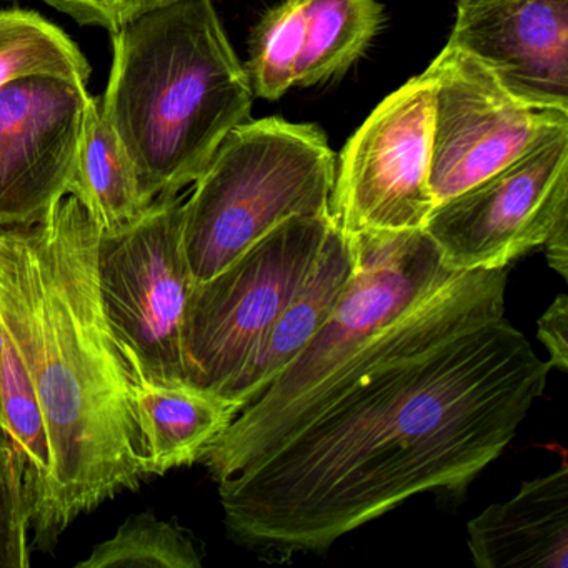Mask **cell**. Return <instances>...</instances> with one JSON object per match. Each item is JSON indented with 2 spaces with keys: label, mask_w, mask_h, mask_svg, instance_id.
<instances>
[{
  "label": "cell",
  "mask_w": 568,
  "mask_h": 568,
  "mask_svg": "<svg viewBox=\"0 0 568 568\" xmlns=\"http://www.w3.org/2000/svg\"><path fill=\"white\" fill-rule=\"evenodd\" d=\"M507 274L455 272L217 481L232 540L274 560L322 554L412 497L464 494L551 371L505 318Z\"/></svg>",
  "instance_id": "obj_1"
},
{
  "label": "cell",
  "mask_w": 568,
  "mask_h": 568,
  "mask_svg": "<svg viewBox=\"0 0 568 568\" xmlns=\"http://www.w3.org/2000/svg\"><path fill=\"white\" fill-rule=\"evenodd\" d=\"M98 224L65 195L32 224L0 225V324L24 358L52 455V540L151 477L144 382L99 297Z\"/></svg>",
  "instance_id": "obj_2"
},
{
  "label": "cell",
  "mask_w": 568,
  "mask_h": 568,
  "mask_svg": "<svg viewBox=\"0 0 568 568\" xmlns=\"http://www.w3.org/2000/svg\"><path fill=\"white\" fill-rule=\"evenodd\" d=\"M102 114L128 149L148 204L194 184L254 89L212 0H179L112 36Z\"/></svg>",
  "instance_id": "obj_3"
},
{
  "label": "cell",
  "mask_w": 568,
  "mask_h": 568,
  "mask_svg": "<svg viewBox=\"0 0 568 568\" xmlns=\"http://www.w3.org/2000/svg\"><path fill=\"white\" fill-rule=\"evenodd\" d=\"M352 239L357 264L331 317L202 457L215 481L267 448L368 341L455 274L424 229Z\"/></svg>",
  "instance_id": "obj_4"
},
{
  "label": "cell",
  "mask_w": 568,
  "mask_h": 568,
  "mask_svg": "<svg viewBox=\"0 0 568 568\" xmlns=\"http://www.w3.org/2000/svg\"><path fill=\"white\" fill-rule=\"evenodd\" d=\"M335 168L317 125L267 118L229 132L184 201L182 239L194 284L288 219L332 217Z\"/></svg>",
  "instance_id": "obj_5"
},
{
  "label": "cell",
  "mask_w": 568,
  "mask_h": 568,
  "mask_svg": "<svg viewBox=\"0 0 568 568\" xmlns=\"http://www.w3.org/2000/svg\"><path fill=\"white\" fill-rule=\"evenodd\" d=\"M331 215L282 222L224 271L194 284L184 318L189 382L227 394L314 267Z\"/></svg>",
  "instance_id": "obj_6"
},
{
  "label": "cell",
  "mask_w": 568,
  "mask_h": 568,
  "mask_svg": "<svg viewBox=\"0 0 568 568\" xmlns=\"http://www.w3.org/2000/svg\"><path fill=\"white\" fill-rule=\"evenodd\" d=\"M184 201L159 197L124 231L99 234L95 272L102 311L149 384L189 382L184 318L194 278L185 257Z\"/></svg>",
  "instance_id": "obj_7"
},
{
  "label": "cell",
  "mask_w": 568,
  "mask_h": 568,
  "mask_svg": "<svg viewBox=\"0 0 568 568\" xmlns=\"http://www.w3.org/2000/svg\"><path fill=\"white\" fill-rule=\"evenodd\" d=\"M434 91L427 72L385 98L348 139L335 168L331 214L355 232L424 229L430 189Z\"/></svg>",
  "instance_id": "obj_8"
},
{
  "label": "cell",
  "mask_w": 568,
  "mask_h": 568,
  "mask_svg": "<svg viewBox=\"0 0 568 568\" xmlns=\"http://www.w3.org/2000/svg\"><path fill=\"white\" fill-rule=\"evenodd\" d=\"M568 217V128L435 205L424 231L454 272L508 267Z\"/></svg>",
  "instance_id": "obj_9"
},
{
  "label": "cell",
  "mask_w": 568,
  "mask_h": 568,
  "mask_svg": "<svg viewBox=\"0 0 568 568\" xmlns=\"http://www.w3.org/2000/svg\"><path fill=\"white\" fill-rule=\"evenodd\" d=\"M425 72L434 91L430 189L435 205L474 187L568 128L567 112L520 101L457 49L445 45Z\"/></svg>",
  "instance_id": "obj_10"
},
{
  "label": "cell",
  "mask_w": 568,
  "mask_h": 568,
  "mask_svg": "<svg viewBox=\"0 0 568 568\" xmlns=\"http://www.w3.org/2000/svg\"><path fill=\"white\" fill-rule=\"evenodd\" d=\"M89 98L42 75L0 89V225L32 224L69 195Z\"/></svg>",
  "instance_id": "obj_11"
},
{
  "label": "cell",
  "mask_w": 568,
  "mask_h": 568,
  "mask_svg": "<svg viewBox=\"0 0 568 568\" xmlns=\"http://www.w3.org/2000/svg\"><path fill=\"white\" fill-rule=\"evenodd\" d=\"M447 45L520 101L568 114V0H457Z\"/></svg>",
  "instance_id": "obj_12"
},
{
  "label": "cell",
  "mask_w": 568,
  "mask_h": 568,
  "mask_svg": "<svg viewBox=\"0 0 568 568\" xmlns=\"http://www.w3.org/2000/svg\"><path fill=\"white\" fill-rule=\"evenodd\" d=\"M468 548L478 568H567V464L468 521Z\"/></svg>",
  "instance_id": "obj_13"
},
{
  "label": "cell",
  "mask_w": 568,
  "mask_h": 568,
  "mask_svg": "<svg viewBox=\"0 0 568 568\" xmlns=\"http://www.w3.org/2000/svg\"><path fill=\"white\" fill-rule=\"evenodd\" d=\"M355 264L354 239L334 222L304 284L268 328L225 397L242 408L267 388L331 317L354 275Z\"/></svg>",
  "instance_id": "obj_14"
},
{
  "label": "cell",
  "mask_w": 568,
  "mask_h": 568,
  "mask_svg": "<svg viewBox=\"0 0 568 568\" xmlns=\"http://www.w3.org/2000/svg\"><path fill=\"white\" fill-rule=\"evenodd\" d=\"M138 408L149 450L151 477L201 462L227 430L241 405L195 385L161 387L142 382Z\"/></svg>",
  "instance_id": "obj_15"
},
{
  "label": "cell",
  "mask_w": 568,
  "mask_h": 568,
  "mask_svg": "<svg viewBox=\"0 0 568 568\" xmlns=\"http://www.w3.org/2000/svg\"><path fill=\"white\" fill-rule=\"evenodd\" d=\"M69 195L81 202L104 234L131 227L151 205L128 149L102 114L101 99L92 95L82 115Z\"/></svg>",
  "instance_id": "obj_16"
},
{
  "label": "cell",
  "mask_w": 568,
  "mask_h": 568,
  "mask_svg": "<svg viewBox=\"0 0 568 568\" xmlns=\"http://www.w3.org/2000/svg\"><path fill=\"white\" fill-rule=\"evenodd\" d=\"M305 41L295 85L311 88L351 69L382 24L378 0H301Z\"/></svg>",
  "instance_id": "obj_17"
},
{
  "label": "cell",
  "mask_w": 568,
  "mask_h": 568,
  "mask_svg": "<svg viewBox=\"0 0 568 568\" xmlns=\"http://www.w3.org/2000/svg\"><path fill=\"white\" fill-rule=\"evenodd\" d=\"M41 75L88 88L92 68L72 39L39 12L0 11V89Z\"/></svg>",
  "instance_id": "obj_18"
},
{
  "label": "cell",
  "mask_w": 568,
  "mask_h": 568,
  "mask_svg": "<svg viewBox=\"0 0 568 568\" xmlns=\"http://www.w3.org/2000/svg\"><path fill=\"white\" fill-rule=\"evenodd\" d=\"M202 558L187 530L144 511L129 517L78 568H201Z\"/></svg>",
  "instance_id": "obj_19"
},
{
  "label": "cell",
  "mask_w": 568,
  "mask_h": 568,
  "mask_svg": "<svg viewBox=\"0 0 568 568\" xmlns=\"http://www.w3.org/2000/svg\"><path fill=\"white\" fill-rule=\"evenodd\" d=\"M305 41L301 0H281L268 9L251 36L247 74L254 94L277 101L294 88Z\"/></svg>",
  "instance_id": "obj_20"
},
{
  "label": "cell",
  "mask_w": 568,
  "mask_h": 568,
  "mask_svg": "<svg viewBox=\"0 0 568 568\" xmlns=\"http://www.w3.org/2000/svg\"><path fill=\"white\" fill-rule=\"evenodd\" d=\"M31 521L8 434L0 428V568L31 565Z\"/></svg>",
  "instance_id": "obj_21"
},
{
  "label": "cell",
  "mask_w": 568,
  "mask_h": 568,
  "mask_svg": "<svg viewBox=\"0 0 568 568\" xmlns=\"http://www.w3.org/2000/svg\"><path fill=\"white\" fill-rule=\"evenodd\" d=\"M45 4L64 12L85 28H101L109 34L151 12L169 8L179 0H44Z\"/></svg>",
  "instance_id": "obj_22"
},
{
  "label": "cell",
  "mask_w": 568,
  "mask_h": 568,
  "mask_svg": "<svg viewBox=\"0 0 568 568\" xmlns=\"http://www.w3.org/2000/svg\"><path fill=\"white\" fill-rule=\"evenodd\" d=\"M538 341L548 354V364L560 372L568 371V297L560 294L538 318Z\"/></svg>",
  "instance_id": "obj_23"
},
{
  "label": "cell",
  "mask_w": 568,
  "mask_h": 568,
  "mask_svg": "<svg viewBox=\"0 0 568 568\" xmlns=\"http://www.w3.org/2000/svg\"><path fill=\"white\" fill-rule=\"evenodd\" d=\"M545 255L548 265L557 272L560 277L568 275V217L560 219L548 234L544 244Z\"/></svg>",
  "instance_id": "obj_24"
},
{
  "label": "cell",
  "mask_w": 568,
  "mask_h": 568,
  "mask_svg": "<svg viewBox=\"0 0 568 568\" xmlns=\"http://www.w3.org/2000/svg\"><path fill=\"white\" fill-rule=\"evenodd\" d=\"M6 335L2 324H0V357H2V351H4ZM0 428L6 432L4 422H2V407H0Z\"/></svg>",
  "instance_id": "obj_25"
}]
</instances>
